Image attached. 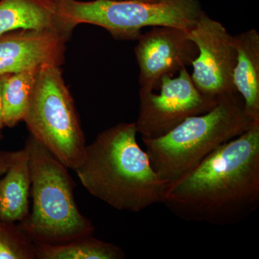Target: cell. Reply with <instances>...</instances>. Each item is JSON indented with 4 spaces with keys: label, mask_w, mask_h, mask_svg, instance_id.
<instances>
[{
    "label": "cell",
    "mask_w": 259,
    "mask_h": 259,
    "mask_svg": "<svg viewBox=\"0 0 259 259\" xmlns=\"http://www.w3.org/2000/svg\"><path fill=\"white\" fill-rule=\"evenodd\" d=\"M162 203L184 221L213 226L251 215L259 205V122L168 184Z\"/></svg>",
    "instance_id": "6da1fadb"
},
{
    "label": "cell",
    "mask_w": 259,
    "mask_h": 259,
    "mask_svg": "<svg viewBox=\"0 0 259 259\" xmlns=\"http://www.w3.org/2000/svg\"><path fill=\"white\" fill-rule=\"evenodd\" d=\"M137 134L135 122L105 130L74 170L92 195L118 210L140 212L162 203L168 185L153 170Z\"/></svg>",
    "instance_id": "7a4b0ae2"
},
{
    "label": "cell",
    "mask_w": 259,
    "mask_h": 259,
    "mask_svg": "<svg viewBox=\"0 0 259 259\" xmlns=\"http://www.w3.org/2000/svg\"><path fill=\"white\" fill-rule=\"evenodd\" d=\"M256 122L247 114L241 95L234 92L220 97L212 110L188 117L164 136L142 140L153 170L171 184Z\"/></svg>",
    "instance_id": "3957f363"
},
{
    "label": "cell",
    "mask_w": 259,
    "mask_h": 259,
    "mask_svg": "<svg viewBox=\"0 0 259 259\" xmlns=\"http://www.w3.org/2000/svg\"><path fill=\"white\" fill-rule=\"evenodd\" d=\"M30 166L31 212L20 223L35 243H60L93 235V223L80 212L68 167L32 136L25 141Z\"/></svg>",
    "instance_id": "277c9868"
},
{
    "label": "cell",
    "mask_w": 259,
    "mask_h": 259,
    "mask_svg": "<svg viewBox=\"0 0 259 259\" xmlns=\"http://www.w3.org/2000/svg\"><path fill=\"white\" fill-rule=\"evenodd\" d=\"M23 121L30 136L61 163L74 171L77 168L87 145L60 66L46 64L37 70Z\"/></svg>",
    "instance_id": "5b68a950"
},
{
    "label": "cell",
    "mask_w": 259,
    "mask_h": 259,
    "mask_svg": "<svg viewBox=\"0 0 259 259\" xmlns=\"http://www.w3.org/2000/svg\"><path fill=\"white\" fill-rule=\"evenodd\" d=\"M204 13L199 0H69L68 20L101 27L114 38L137 40L147 27L170 26L189 32Z\"/></svg>",
    "instance_id": "8992f818"
},
{
    "label": "cell",
    "mask_w": 259,
    "mask_h": 259,
    "mask_svg": "<svg viewBox=\"0 0 259 259\" xmlns=\"http://www.w3.org/2000/svg\"><path fill=\"white\" fill-rule=\"evenodd\" d=\"M158 87V93L139 90V114L135 123L142 139L161 137L186 119L205 113L218 103V98L204 95L196 88L187 68L177 76H163Z\"/></svg>",
    "instance_id": "52a82bcc"
},
{
    "label": "cell",
    "mask_w": 259,
    "mask_h": 259,
    "mask_svg": "<svg viewBox=\"0 0 259 259\" xmlns=\"http://www.w3.org/2000/svg\"><path fill=\"white\" fill-rule=\"evenodd\" d=\"M188 35L198 50V55L191 65L193 67L191 77L196 88L214 98L236 92L233 82L236 63L233 35L222 23L209 18L204 12Z\"/></svg>",
    "instance_id": "ba28073f"
},
{
    "label": "cell",
    "mask_w": 259,
    "mask_h": 259,
    "mask_svg": "<svg viewBox=\"0 0 259 259\" xmlns=\"http://www.w3.org/2000/svg\"><path fill=\"white\" fill-rule=\"evenodd\" d=\"M137 40L135 55L139 67L140 90L146 91L156 90L163 76H175L191 66L198 55L188 32L175 27H153Z\"/></svg>",
    "instance_id": "9c48e42d"
},
{
    "label": "cell",
    "mask_w": 259,
    "mask_h": 259,
    "mask_svg": "<svg viewBox=\"0 0 259 259\" xmlns=\"http://www.w3.org/2000/svg\"><path fill=\"white\" fill-rule=\"evenodd\" d=\"M69 37L51 30H20L0 36V76L64 64Z\"/></svg>",
    "instance_id": "30bf717a"
},
{
    "label": "cell",
    "mask_w": 259,
    "mask_h": 259,
    "mask_svg": "<svg viewBox=\"0 0 259 259\" xmlns=\"http://www.w3.org/2000/svg\"><path fill=\"white\" fill-rule=\"evenodd\" d=\"M69 0H0V36L20 30H51L71 36Z\"/></svg>",
    "instance_id": "8fae6325"
},
{
    "label": "cell",
    "mask_w": 259,
    "mask_h": 259,
    "mask_svg": "<svg viewBox=\"0 0 259 259\" xmlns=\"http://www.w3.org/2000/svg\"><path fill=\"white\" fill-rule=\"evenodd\" d=\"M236 63L233 71L235 90L244 102L247 114L259 122V34L250 29L233 36Z\"/></svg>",
    "instance_id": "7c38bea8"
},
{
    "label": "cell",
    "mask_w": 259,
    "mask_h": 259,
    "mask_svg": "<svg viewBox=\"0 0 259 259\" xmlns=\"http://www.w3.org/2000/svg\"><path fill=\"white\" fill-rule=\"evenodd\" d=\"M31 189L28 151H13L8 171L0 179V219L21 223L28 215Z\"/></svg>",
    "instance_id": "4fadbf2b"
},
{
    "label": "cell",
    "mask_w": 259,
    "mask_h": 259,
    "mask_svg": "<svg viewBox=\"0 0 259 259\" xmlns=\"http://www.w3.org/2000/svg\"><path fill=\"white\" fill-rule=\"evenodd\" d=\"M37 259H123L120 247L102 241L93 235L60 243H35Z\"/></svg>",
    "instance_id": "5bb4252c"
},
{
    "label": "cell",
    "mask_w": 259,
    "mask_h": 259,
    "mask_svg": "<svg viewBox=\"0 0 259 259\" xmlns=\"http://www.w3.org/2000/svg\"><path fill=\"white\" fill-rule=\"evenodd\" d=\"M37 69L5 75L3 88L5 126L13 127L23 120L28 110Z\"/></svg>",
    "instance_id": "9a60e30c"
},
{
    "label": "cell",
    "mask_w": 259,
    "mask_h": 259,
    "mask_svg": "<svg viewBox=\"0 0 259 259\" xmlns=\"http://www.w3.org/2000/svg\"><path fill=\"white\" fill-rule=\"evenodd\" d=\"M35 258V242L20 225L0 219V259Z\"/></svg>",
    "instance_id": "2e32d148"
},
{
    "label": "cell",
    "mask_w": 259,
    "mask_h": 259,
    "mask_svg": "<svg viewBox=\"0 0 259 259\" xmlns=\"http://www.w3.org/2000/svg\"><path fill=\"white\" fill-rule=\"evenodd\" d=\"M13 152L11 151H0V178L8 171L12 160H13Z\"/></svg>",
    "instance_id": "e0dca14e"
},
{
    "label": "cell",
    "mask_w": 259,
    "mask_h": 259,
    "mask_svg": "<svg viewBox=\"0 0 259 259\" xmlns=\"http://www.w3.org/2000/svg\"><path fill=\"white\" fill-rule=\"evenodd\" d=\"M5 75L0 76V136L3 127H5L4 113H3V88Z\"/></svg>",
    "instance_id": "ac0fdd59"
}]
</instances>
